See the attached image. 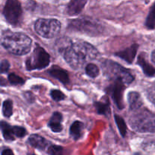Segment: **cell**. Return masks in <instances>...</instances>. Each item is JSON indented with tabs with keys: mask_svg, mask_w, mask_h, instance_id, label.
Masks as SVG:
<instances>
[{
	"mask_svg": "<svg viewBox=\"0 0 155 155\" xmlns=\"http://www.w3.org/2000/svg\"><path fill=\"white\" fill-rule=\"evenodd\" d=\"M59 47V51L62 53L65 61L75 70L80 69L88 61L97 58L99 54L94 45L84 41L74 43L65 42V44Z\"/></svg>",
	"mask_w": 155,
	"mask_h": 155,
	"instance_id": "cell-1",
	"label": "cell"
},
{
	"mask_svg": "<svg viewBox=\"0 0 155 155\" xmlns=\"http://www.w3.org/2000/svg\"><path fill=\"white\" fill-rule=\"evenodd\" d=\"M31 39L23 33H8L2 38V45L7 51L17 55L28 53L31 47Z\"/></svg>",
	"mask_w": 155,
	"mask_h": 155,
	"instance_id": "cell-2",
	"label": "cell"
},
{
	"mask_svg": "<svg viewBox=\"0 0 155 155\" xmlns=\"http://www.w3.org/2000/svg\"><path fill=\"white\" fill-rule=\"evenodd\" d=\"M129 124L139 133H155V114L146 109L139 110L131 117Z\"/></svg>",
	"mask_w": 155,
	"mask_h": 155,
	"instance_id": "cell-3",
	"label": "cell"
},
{
	"mask_svg": "<svg viewBox=\"0 0 155 155\" xmlns=\"http://www.w3.org/2000/svg\"><path fill=\"white\" fill-rule=\"evenodd\" d=\"M102 68L105 75L112 81L119 80L125 85H129L134 80L133 75L129 70L112 61H104L102 64Z\"/></svg>",
	"mask_w": 155,
	"mask_h": 155,
	"instance_id": "cell-4",
	"label": "cell"
},
{
	"mask_svg": "<svg viewBox=\"0 0 155 155\" xmlns=\"http://www.w3.org/2000/svg\"><path fill=\"white\" fill-rule=\"evenodd\" d=\"M35 31L40 36L47 39L55 37L59 33L61 24L58 20L40 18L36 21Z\"/></svg>",
	"mask_w": 155,
	"mask_h": 155,
	"instance_id": "cell-5",
	"label": "cell"
},
{
	"mask_svg": "<svg viewBox=\"0 0 155 155\" xmlns=\"http://www.w3.org/2000/svg\"><path fill=\"white\" fill-rule=\"evenodd\" d=\"M50 59V54L42 47L36 45L31 55L26 61V68L30 71L43 69L49 65Z\"/></svg>",
	"mask_w": 155,
	"mask_h": 155,
	"instance_id": "cell-6",
	"label": "cell"
},
{
	"mask_svg": "<svg viewBox=\"0 0 155 155\" xmlns=\"http://www.w3.org/2000/svg\"><path fill=\"white\" fill-rule=\"evenodd\" d=\"M6 21L12 25L20 23L22 16V8L18 0H7L3 10Z\"/></svg>",
	"mask_w": 155,
	"mask_h": 155,
	"instance_id": "cell-7",
	"label": "cell"
},
{
	"mask_svg": "<svg viewBox=\"0 0 155 155\" xmlns=\"http://www.w3.org/2000/svg\"><path fill=\"white\" fill-rule=\"evenodd\" d=\"M69 27L72 30L82 33L95 34L101 30V26L96 21L90 19H76L71 21Z\"/></svg>",
	"mask_w": 155,
	"mask_h": 155,
	"instance_id": "cell-8",
	"label": "cell"
},
{
	"mask_svg": "<svg viewBox=\"0 0 155 155\" xmlns=\"http://www.w3.org/2000/svg\"><path fill=\"white\" fill-rule=\"evenodd\" d=\"M126 85L119 80H114L113 83L107 88V92L112 97V100L115 101V104L119 109L124 107L123 101V92H124Z\"/></svg>",
	"mask_w": 155,
	"mask_h": 155,
	"instance_id": "cell-9",
	"label": "cell"
},
{
	"mask_svg": "<svg viewBox=\"0 0 155 155\" xmlns=\"http://www.w3.org/2000/svg\"><path fill=\"white\" fill-rule=\"evenodd\" d=\"M138 45L137 44H134V45H131L128 48H126V49L122 50V51L116 52L115 53V55L122 58V60H124L127 63L131 64L132 63V61L135 59L137 51H138Z\"/></svg>",
	"mask_w": 155,
	"mask_h": 155,
	"instance_id": "cell-10",
	"label": "cell"
},
{
	"mask_svg": "<svg viewBox=\"0 0 155 155\" xmlns=\"http://www.w3.org/2000/svg\"><path fill=\"white\" fill-rule=\"evenodd\" d=\"M88 0H71L66 8L69 15H76L80 13L84 7Z\"/></svg>",
	"mask_w": 155,
	"mask_h": 155,
	"instance_id": "cell-11",
	"label": "cell"
},
{
	"mask_svg": "<svg viewBox=\"0 0 155 155\" xmlns=\"http://www.w3.org/2000/svg\"><path fill=\"white\" fill-rule=\"evenodd\" d=\"M138 64L142 68L143 72L147 77H153L155 75V68L150 64L146 60L145 54L141 53L138 58Z\"/></svg>",
	"mask_w": 155,
	"mask_h": 155,
	"instance_id": "cell-12",
	"label": "cell"
},
{
	"mask_svg": "<svg viewBox=\"0 0 155 155\" xmlns=\"http://www.w3.org/2000/svg\"><path fill=\"white\" fill-rule=\"evenodd\" d=\"M62 115L59 112H55L49 121L48 126L54 133H59L62 130Z\"/></svg>",
	"mask_w": 155,
	"mask_h": 155,
	"instance_id": "cell-13",
	"label": "cell"
},
{
	"mask_svg": "<svg viewBox=\"0 0 155 155\" xmlns=\"http://www.w3.org/2000/svg\"><path fill=\"white\" fill-rule=\"evenodd\" d=\"M48 73L51 77L60 81L63 84L65 85L69 83V77L68 73L61 68H52L48 71Z\"/></svg>",
	"mask_w": 155,
	"mask_h": 155,
	"instance_id": "cell-14",
	"label": "cell"
},
{
	"mask_svg": "<svg viewBox=\"0 0 155 155\" xmlns=\"http://www.w3.org/2000/svg\"><path fill=\"white\" fill-rule=\"evenodd\" d=\"M128 101L131 110H139L142 105V100L139 94L136 92H131L128 94Z\"/></svg>",
	"mask_w": 155,
	"mask_h": 155,
	"instance_id": "cell-15",
	"label": "cell"
},
{
	"mask_svg": "<svg viewBox=\"0 0 155 155\" xmlns=\"http://www.w3.org/2000/svg\"><path fill=\"white\" fill-rule=\"evenodd\" d=\"M28 142L31 146L39 150H44L48 145V142L43 137L36 134L31 135L29 137Z\"/></svg>",
	"mask_w": 155,
	"mask_h": 155,
	"instance_id": "cell-16",
	"label": "cell"
},
{
	"mask_svg": "<svg viewBox=\"0 0 155 155\" xmlns=\"http://www.w3.org/2000/svg\"><path fill=\"white\" fill-rule=\"evenodd\" d=\"M0 129L2 132L3 136H4L5 140H15V136L13 133V127H11L8 123L5 122V121H2V122H0Z\"/></svg>",
	"mask_w": 155,
	"mask_h": 155,
	"instance_id": "cell-17",
	"label": "cell"
},
{
	"mask_svg": "<svg viewBox=\"0 0 155 155\" xmlns=\"http://www.w3.org/2000/svg\"><path fill=\"white\" fill-rule=\"evenodd\" d=\"M84 128V124L80 121H75L71 124L70 127V135L74 140L80 139L82 134V130Z\"/></svg>",
	"mask_w": 155,
	"mask_h": 155,
	"instance_id": "cell-18",
	"label": "cell"
},
{
	"mask_svg": "<svg viewBox=\"0 0 155 155\" xmlns=\"http://www.w3.org/2000/svg\"><path fill=\"white\" fill-rule=\"evenodd\" d=\"M94 106L97 110V112L100 114L105 115V116H108L110 114V107H109V103L106 101V102H100V101H97V102L94 103Z\"/></svg>",
	"mask_w": 155,
	"mask_h": 155,
	"instance_id": "cell-19",
	"label": "cell"
},
{
	"mask_svg": "<svg viewBox=\"0 0 155 155\" xmlns=\"http://www.w3.org/2000/svg\"><path fill=\"white\" fill-rule=\"evenodd\" d=\"M145 25L147 28L150 30L155 29V2L150 8V12L146 19Z\"/></svg>",
	"mask_w": 155,
	"mask_h": 155,
	"instance_id": "cell-20",
	"label": "cell"
},
{
	"mask_svg": "<svg viewBox=\"0 0 155 155\" xmlns=\"http://www.w3.org/2000/svg\"><path fill=\"white\" fill-rule=\"evenodd\" d=\"M114 118H115V124H116L120 134H121V136L122 137H125L126 135V133H127V128H126V124L125 123L124 120H123L122 117L119 116V115H115Z\"/></svg>",
	"mask_w": 155,
	"mask_h": 155,
	"instance_id": "cell-21",
	"label": "cell"
},
{
	"mask_svg": "<svg viewBox=\"0 0 155 155\" xmlns=\"http://www.w3.org/2000/svg\"><path fill=\"white\" fill-rule=\"evenodd\" d=\"M85 71L88 76H89L91 78H95L100 74V70L98 67L94 64H88L85 68Z\"/></svg>",
	"mask_w": 155,
	"mask_h": 155,
	"instance_id": "cell-22",
	"label": "cell"
},
{
	"mask_svg": "<svg viewBox=\"0 0 155 155\" xmlns=\"http://www.w3.org/2000/svg\"><path fill=\"white\" fill-rule=\"evenodd\" d=\"M12 110H13V104L11 100H6L4 101L2 105L3 114L6 117H9L12 115Z\"/></svg>",
	"mask_w": 155,
	"mask_h": 155,
	"instance_id": "cell-23",
	"label": "cell"
},
{
	"mask_svg": "<svg viewBox=\"0 0 155 155\" xmlns=\"http://www.w3.org/2000/svg\"><path fill=\"white\" fill-rule=\"evenodd\" d=\"M9 80L12 85L15 86H19V85H23L24 83V80L19 76L16 75L15 74H11L9 75Z\"/></svg>",
	"mask_w": 155,
	"mask_h": 155,
	"instance_id": "cell-24",
	"label": "cell"
},
{
	"mask_svg": "<svg viewBox=\"0 0 155 155\" xmlns=\"http://www.w3.org/2000/svg\"><path fill=\"white\" fill-rule=\"evenodd\" d=\"M50 95H51L52 98L56 101H62L65 98V95L61 91L57 90V89H53V90H52L51 92H50Z\"/></svg>",
	"mask_w": 155,
	"mask_h": 155,
	"instance_id": "cell-25",
	"label": "cell"
},
{
	"mask_svg": "<svg viewBox=\"0 0 155 155\" xmlns=\"http://www.w3.org/2000/svg\"><path fill=\"white\" fill-rule=\"evenodd\" d=\"M48 153L50 155H63V148L59 145H52L49 148Z\"/></svg>",
	"mask_w": 155,
	"mask_h": 155,
	"instance_id": "cell-26",
	"label": "cell"
},
{
	"mask_svg": "<svg viewBox=\"0 0 155 155\" xmlns=\"http://www.w3.org/2000/svg\"><path fill=\"white\" fill-rule=\"evenodd\" d=\"M13 133L15 137L22 138L27 133L25 129L21 127H13Z\"/></svg>",
	"mask_w": 155,
	"mask_h": 155,
	"instance_id": "cell-27",
	"label": "cell"
},
{
	"mask_svg": "<svg viewBox=\"0 0 155 155\" xmlns=\"http://www.w3.org/2000/svg\"><path fill=\"white\" fill-rule=\"evenodd\" d=\"M10 68V64L8 61L7 60H3L0 63V73H6L9 70Z\"/></svg>",
	"mask_w": 155,
	"mask_h": 155,
	"instance_id": "cell-28",
	"label": "cell"
},
{
	"mask_svg": "<svg viewBox=\"0 0 155 155\" xmlns=\"http://www.w3.org/2000/svg\"><path fill=\"white\" fill-rule=\"evenodd\" d=\"M148 98L151 101V102L153 103L155 105V86H152L151 88H150L148 90Z\"/></svg>",
	"mask_w": 155,
	"mask_h": 155,
	"instance_id": "cell-29",
	"label": "cell"
},
{
	"mask_svg": "<svg viewBox=\"0 0 155 155\" xmlns=\"http://www.w3.org/2000/svg\"><path fill=\"white\" fill-rule=\"evenodd\" d=\"M2 155H14L13 151L10 149H5L2 151Z\"/></svg>",
	"mask_w": 155,
	"mask_h": 155,
	"instance_id": "cell-30",
	"label": "cell"
},
{
	"mask_svg": "<svg viewBox=\"0 0 155 155\" xmlns=\"http://www.w3.org/2000/svg\"><path fill=\"white\" fill-rule=\"evenodd\" d=\"M7 85V82L5 80L3 77H0V86H6Z\"/></svg>",
	"mask_w": 155,
	"mask_h": 155,
	"instance_id": "cell-31",
	"label": "cell"
},
{
	"mask_svg": "<svg viewBox=\"0 0 155 155\" xmlns=\"http://www.w3.org/2000/svg\"><path fill=\"white\" fill-rule=\"evenodd\" d=\"M151 60L153 63L155 64V50H153L151 54Z\"/></svg>",
	"mask_w": 155,
	"mask_h": 155,
	"instance_id": "cell-32",
	"label": "cell"
},
{
	"mask_svg": "<svg viewBox=\"0 0 155 155\" xmlns=\"http://www.w3.org/2000/svg\"><path fill=\"white\" fill-rule=\"evenodd\" d=\"M149 145H152V146H154V147H155V142H151V143H149Z\"/></svg>",
	"mask_w": 155,
	"mask_h": 155,
	"instance_id": "cell-33",
	"label": "cell"
},
{
	"mask_svg": "<svg viewBox=\"0 0 155 155\" xmlns=\"http://www.w3.org/2000/svg\"><path fill=\"white\" fill-rule=\"evenodd\" d=\"M31 155H35V154H31Z\"/></svg>",
	"mask_w": 155,
	"mask_h": 155,
	"instance_id": "cell-34",
	"label": "cell"
}]
</instances>
